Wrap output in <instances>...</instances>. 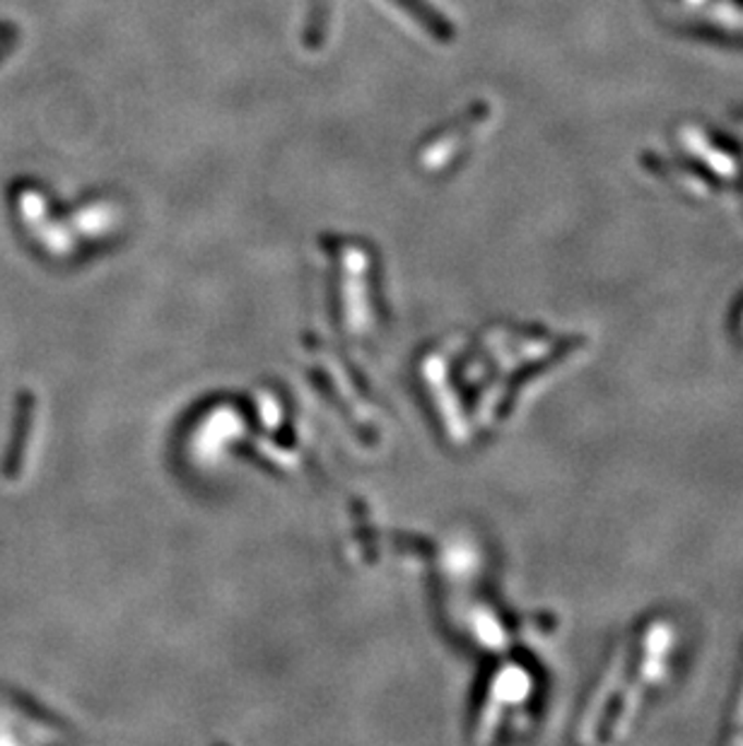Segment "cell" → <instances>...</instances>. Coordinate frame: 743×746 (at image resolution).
<instances>
[]
</instances>
